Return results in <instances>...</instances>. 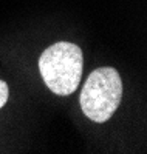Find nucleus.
I'll return each instance as SVG.
<instances>
[{"label": "nucleus", "mask_w": 147, "mask_h": 154, "mask_svg": "<svg viewBox=\"0 0 147 154\" xmlns=\"http://www.w3.org/2000/svg\"><path fill=\"white\" fill-rule=\"evenodd\" d=\"M82 51L71 42H57L48 46L39 59L45 85L57 96L74 93L82 77Z\"/></svg>", "instance_id": "f257e3e1"}, {"label": "nucleus", "mask_w": 147, "mask_h": 154, "mask_svg": "<svg viewBox=\"0 0 147 154\" xmlns=\"http://www.w3.org/2000/svg\"><path fill=\"white\" fill-rule=\"evenodd\" d=\"M121 99V75L112 66H102L88 75L81 93V108L90 120L104 123L118 109Z\"/></svg>", "instance_id": "f03ea898"}, {"label": "nucleus", "mask_w": 147, "mask_h": 154, "mask_svg": "<svg viewBox=\"0 0 147 154\" xmlns=\"http://www.w3.org/2000/svg\"><path fill=\"white\" fill-rule=\"evenodd\" d=\"M8 96H9V89H8V85H6V82L0 80V108H2V106L6 103Z\"/></svg>", "instance_id": "7ed1b4c3"}]
</instances>
